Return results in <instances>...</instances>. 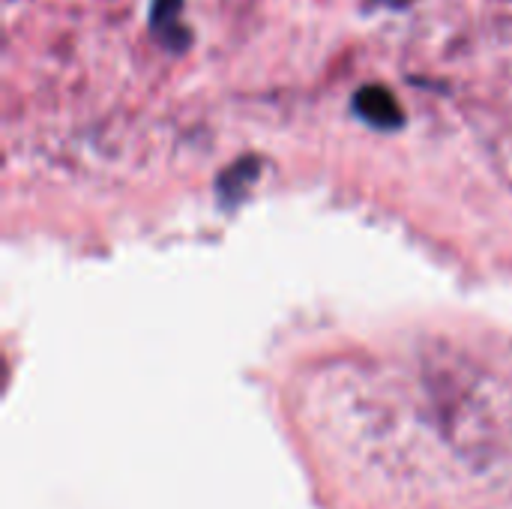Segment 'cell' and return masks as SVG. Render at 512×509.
<instances>
[{"label": "cell", "mask_w": 512, "mask_h": 509, "mask_svg": "<svg viewBox=\"0 0 512 509\" xmlns=\"http://www.w3.org/2000/svg\"><path fill=\"white\" fill-rule=\"evenodd\" d=\"M351 111L381 132H396L405 126V111L387 84H363L351 96Z\"/></svg>", "instance_id": "1"}, {"label": "cell", "mask_w": 512, "mask_h": 509, "mask_svg": "<svg viewBox=\"0 0 512 509\" xmlns=\"http://www.w3.org/2000/svg\"><path fill=\"white\" fill-rule=\"evenodd\" d=\"M183 6L186 0H150L147 6V30L171 54H183L192 48V30L180 21Z\"/></svg>", "instance_id": "2"}, {"label": "cell", "mask_w": 512, "mask_h": 509, "mask_svg": "<svg viewBox=\"0 0 512 509\" xmlns=\"http://www.w3.org/2000/svg\"><path fill=\"white\" fill-rule=\"evenodd\" d=\"M411 0H369V6H384V9H405Z\"/></svg>", "instance_id": "3"}]
</instances>
